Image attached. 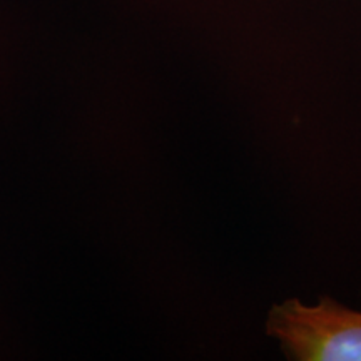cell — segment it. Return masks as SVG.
Returning a JSON list of instances; mask_svg holds the SVG:
<instances>
[{"instance_id": "cell-1", "label": "cell", "mask_w": 361, "mask_h": 361, "mask_svg": "<svg viewBox=\"0 0 361 361\" xmlns=\"http://www.w3.org/2000/svg\"><path fill=\"white\" fill-rule=\"evenodd\" d=\"M266 331L295 361H361V310L331 298L288 300L269 311Z\"/></svg>"}]
</instances>
